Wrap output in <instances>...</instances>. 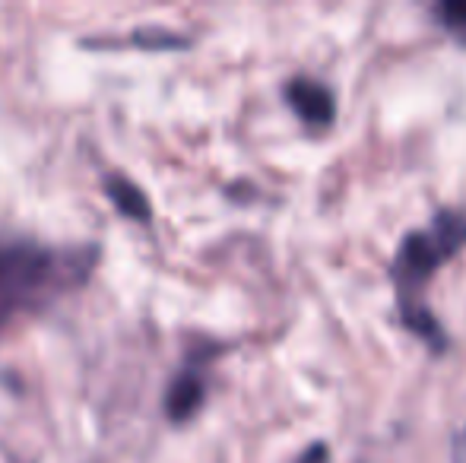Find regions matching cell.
Masks as SVG:
<instances>
[{"label": "cell", "mask_w": 466, "mask_h": 463, "mask_svg": "<svg viewBox=\"0 0 466 463\" xmlns=\"http://www.w3.org/2000/svg\"><path fill=\"white\" fill-rule=\"evenodd\" d=\"M96 260V247L45 245L35 238L0 235V334L23 315H32L86 283Z\"/></svg>", "instance_id": "cell-1"}, {"label": "cell", "mask_w": 466, "mask_h": 463, "mask_svg": "<svg viewBox=\"0 0 466 463\" xmlns=\"http://www.w3.org/2000/svg\"><path fill=\"white\" fill-rule=\"evenodd\" d=\"M463 245H466V210H438L429 226L410 232L400 241L397 257H393V286H397L400 317L431 349H444L448 337H444L438 317L422 305V286Z\"/></svg>", "instance_id": "cell-2"}, {"label": "cell", "mask_w": 466, "mask_h": 463, "mask_svg": "<svg viewBox=\"0 0 466 463\" xmlns=\"http://www.w3.org/2000/svg\"><path fill=\"white\" fill-rule=\"evenodd\" d=\"M286 102L311 127H327L333 121V115H337L333 93L320 80H311V76H292L286 83Z\"/></svg>", "instance_id": "cell-3"}, {"label": "cell", "mask_w": 466, "mask_h": 463, "mask_svg": "<svg viewBox=\"0 0 466 463\" xmlns=\"http://www.w3.org/2000/svg\"><path fill=\"white\" fill-rule=\"evenodd\" d=\"M207 400V377L197 368H185L172 377L166 390V413L172 422H187Z\"/></svg>", "instance_id": "cell-4"}, {"label": "cell", "mask_w": 466, "mask_h": 463, "mask_svg": "<svg viewBox=\"0 0 466 463\" xmlns=\"http://www.w3.org/2000/svg\"><path fill=\"white\" fill-rule=\"evenodd\" d=\"M105 194L111 197V204L117 206L121 216L137 219V223H147L149 213H153L149 210L147 194H143L130 178H124V175H108V178H105Z\"/></svg>", "instance_id": "cell-5"}, {"label": "cell", "mask_w": 466, "mask_h": 463, "mask_svg": "<svg viewBox=\"0 0 466 463\" xmlns=\"http://www.w3.org/2000/svg\"><path fill=\"white\" fill-rule=\"evenodd\" d=\"M435 13L448 29H466V4H441Z\"/></svg>", "instance_id": "cell-6"}, {"label": "cell", "mask_w": 466, "mask_h": 463, "mask_svg": "<svg viewBox=\"0 0 466 463\" xmlns=\"http://www.w3.org/2000/svg\"><path fill=\"white\" fill-rule=\"evenodd\" d=\"M451 463H466V422L457 428L454 441H451Z\"/></svg>", "instance_id": "cell-7"}]
</instances>
